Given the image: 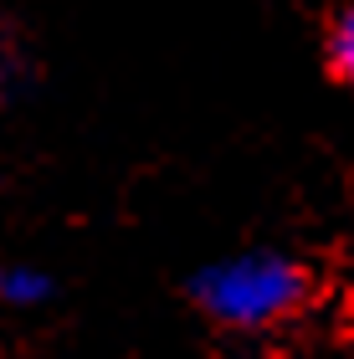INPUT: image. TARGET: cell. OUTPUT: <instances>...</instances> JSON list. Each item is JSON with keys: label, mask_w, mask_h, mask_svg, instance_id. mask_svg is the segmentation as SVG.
I'll return each mask as SVG.
<instances>
[{"label": "cell", "mask_w": 354, "mask_h": 359, "mask_svg": "<svg viewBox=\"0 0 354 359\" xmlns=\"http://www.w3.org/2000/svg\"><path fill=\"white\" fill-rule=\"evenodd\" d=\"M190 292L221 329L257 334L298 313V303L308 298V272L287 252H236L200 267Z\"/></svg>", "instance_id": "cell-1"}, {"label": "cell", "mask_w": 354, "mask_h": 359, "mask_svg": "<svg viewBox=\"0 0 354 359\" xmlns=\"http://www.w3.org/2000/svg\"><path fill=\"white\" fill-rule=\"evenodd\" d=\"M324 57H329L334 77H339L344 88H354V0H349L339 15H334L329 41H324Z\"/></svg>", "instance_id": "cell-3"}, {"label": "cell", "mask_w": 354, "mask_h": 359, "mask_svg": "<svg viewBox=\"0 0 354 359\" xmlns=\"http://www.w3.org/2000/svg\"><path fill=\"white\" fill-rule=\"evenodd\" d=\"M52 298V277L41 267H26V262H6L0 267V303L6 308H36Z\"/></svg>", "instance_id": "cell-2"}]
</instances>
